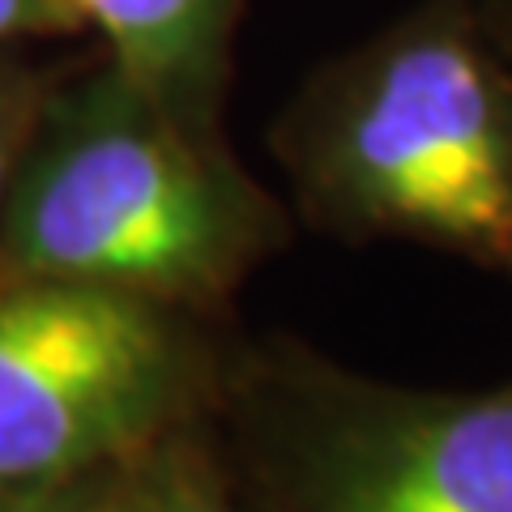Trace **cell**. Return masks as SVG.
<instances>
[{"instance_id": "6da1fadb", "label": "cell", "mask_w": 512, "mask_h": 512, "mask_svg": "<svg viewBox=\"0 0 512 512\" xmlns=\"http://www.w3.org/2000/svg\"><path fill=\"white\" fill-rule=\"evenodd\" d=\"M274 146L312 227L512 282V64L457 0H423L320 69Z\"/></svg>"}, {"instance_id": "7a4b0ae2", "label": "cell", "mask_w": 512, "mask_h": 512, "mask_svg": "<svg viewBox=\"0 0 512 512\" xmlns=\"http://www.w3.org/2000/svg\"><path fill=\"white\" fill-rule=\"evenodd\" d=\"M286 214L197 128L111 69L26 141L0 214V265L222 320Z\"/></svg>"}, {"instance_id": "3957f363", "label": "cell", "mask_w": 512, "mask_h": 512, "mask_svg": "<svg viewBox=\"0 0 512 512\" xmlns=\"http://www.w3.org/2000/svg\"><path fill=\"white\" fill-rule=\"evenodd\" d=\"M214 423L261 512H512V384L419 389L235 342Z\"/></svg>"}, {"instance_id": "277c9868", "label": "cell", "mask_w": 512, "mask_h": 512, "mask_svg": "<svg viewBox=\"0 0 512 512\" xmlns=\"http://www.w3.org/2000/svg\"><path fill=\"white\" fill-rule=\"evenodd\" d=\"M222 320L0 265V491L124 470L218 406Z\"/></svg>"}, {"instance_id": "5b68a950", "label": "cell", "mask_w": 512, "mask_h": 512, "mask_svg": "<svg viewBox=\"0 0 512 512\" xmlns=\"http://www.w3.org/2000/svg\"><path fill=\"white\" fill-rule=\"evenodd\" d=\"M77 22L99 26L111 64L197 128H218L231 35L244 0H69Z\"/></svg>"}, {"instance_id": "8992f818", "label": "cell", "mask_w": 512, "mask_h": 512, "mask_svg": "<svg viewBox=\"0 0 512 512\" xmlns=\"http://www.w3.org/2000/svg\"><path fill=\"white\" fill-rule=\"evenodd\" d=\"M86 512H261L239 478L214 414L180 427L124 470L94 483Z\"/></svg>"}, {"instance_id": "52a82bcc", "label": "cell", "mask_w": 512, "mask_h": 512, "mask_svg": "<svg viewBox=\"0 0 512 512\" xmlns=\"http://www.w3.org/2000/svg\"><path fill=\"white\" fill-rule=\"evenodd\" d=\"M60 26H77L69 0H0V43L22 35H47Z\"/></svg>"}, {"instance_id": "ba28073f", "label": "cell", "mask_w": 512, "mask_h": 512, "mask_svg": "<svg viewBox=\"0 0 512 512\" xmlns=\"http://www.w3.org/2000/svg\"><path fill=\"white\" fill-rule=\"evenodd\" d=\"M26 111L13 94L0 86V214H5V201H9V188H13V175H18V163L26 154Z\"/></svg>"}, {"instance_id": "9c48e42d", "label": "cell", "mask_w": 512, "mask_h": 512, "mask_svg": "<svg viewBox=\"0 0 512 512\" xmlns=\"http://www.w3.org/2000/svg\"><path fill=\"white\" fill-rule=\"evenodd\" d=\"M457 5L470 13L478 30L495 43V52L512 64V0H457Z\"/></svg>"}, {"instance_id": "30bf717a", "label": "cell", "mask_w": 512, "mask_h": 512, "mask_svg": "<svg viewBox=\"0 0 512 512\" xmlns=\"http://www.w3.org/2000/svg\"><path fill=\"white\" fill-rule=\"evenodd\" d=\"M90 491H94V483L69 487V491H39V495H5L0 491V512H86Z\"/></svg>"}]
</instances>
